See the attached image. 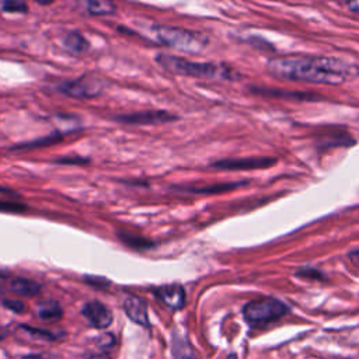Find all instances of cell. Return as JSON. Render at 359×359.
<instances>
[{
    "label": "cell",
    "instance_id": "31",
    "mask_svg": "<svg viewBox=\"0 0 359 359\" xmlns=\"http://www.w3.org/2000/svg\"><path fill=\"white\" fill-rule=\"evenodd\" d=\"M0 194H8V195L11 194V195H15L13 191H10V189H6V188H1V187H0Z\"/></svg>",
    "mask_w": 359,
    "mask_h": 359
},
{
    "label": "cell",
    "instance_id": "11",
    "mask_svg": "<svg viewBox=\"0 0 359 359\" xmlns=\"http://www.w3.org/2000/svg\"><path fill=\"white\" fill-rule=\"evenodd\" d=\"M243 184L244 182H224V184H212V185H175L172 187V189L188 192V194H219V192H227Z\"/></svg>",
    "mask_w": 359,
    "mask_h": 359
},
{
    "label": "cell",
    "instance_id": "17",
    "mask_svg": "<svg viewBox=\"0 0 359 359\" xmlns=\"http://www.w3.org/2000/svg\"><path fill=\"white\" fill-rule=\"evenodd\" d=\"M115 4L107 0H95L87 3V11L93 15H109L115 13Z\"/></svg>",
    "mask_w": 359,
    "mask_h": 359
},
{
    "label": "cell",
    "instance_id": "30",
    "mask_svg": "<svg viewBox=\"0 0 359 359\" xmlns=\"http://www.w3.org/2000/svg\"><path fill=\"white\" fill-rule=\"evenodd\" d=\"M87 359H111V358L107 353H97V355H93V356H90Z\"/></svg>",
    "mask_w": 359,
    "mask_h": 359
},
{
    "label": "cell",
    "instance_id": "5",
    "mask_svg": "<svg viewBox=\"0 0 359 359\" xmlns=\"http://www.w3.org/2000/svg\"><path fill=\"white\" fill-rule=\"evenodd\" d=\"M104 88L102 79L94 74H86L74 80L63 81L59 84L57 90L73 98H93L98 95Z\"/></svg>",
    "mask_w": 359,
    "mask_h": 359
},
{
    "label": "cell",
    "instance_id": "32",
    "mask_svg": "<svg viewBox=\"0 0 359 359\" xmlns=\"http://www.w3.org/2000/svg\"><path fill=\"white\" fill-rule=\"evenodd\" d=\"M226 359H237V356H236L234 353H231V355H229Z\"/></svg>",
    "mask_w": 359,
    "mask_h": 359
},
{
    "label": "cell",
    "instance_id": "9",
    "mask_svg": "<svg viewBox=\"0 0 359 359\" xmlns=\"http://www.w3.org/2000/svg\"><path fill=\"white\" fill-rule=\"evenodd\" d=\"M154 294L157 296L158 300H161L171 310H181L187 302L185 290L178 283L160 286V287L154 289Z\"/></svg>",
    "mask_w": 359,
    "mask_h": 359
},
{
    "label": "cell",
    "instance_id": "25",
    "mask_svg": "<svg viewBox=\"0 0 359 359\" xmlns=\"http://www.w3.org/2000/svg\"><path fill=\"white\" fill-rule=\"evenodd\" d=\"M86 282L90 283V285H95V286H100V287H105L109 285V280L105 279V278H100V276H84Z\"/></svg>",
    "mask_w": 359,
    "mask_h": 359
},
{
    "label": "cell",
    "instance_id": "18",
    "mask_svg": "<svg viewBox=\"0 0 359 359\" xmlns=\"http://www.w3.org/2000/svg\"><path fill=\"white\" fill-rule=\"evenodd\" d=\"M62 139V135L59 133H52V135H48L46 137H41L38 140H34V142H29V143H24V144H20L17 146L15 149H31V147H42V146H46V144H53L56 142H59Z\"/></svg>",
    "mask_w": 359,
    "mask_h": 359
},
{
    "label": "cell",
    "instance_id": "16",
    "mask_svg": "<svg viewBox=\"0 0 359 359\" xmlns=\"http://www.w3.org/2000/svg\"><path fill=\"white\" fill-rule=\"evenodd\" d=\"M119 238L122 240V243H125L126 245H129L130 248H135V250H149L154 245L147 238H143V237L135 236V234H129L125 231H119Z\"/></svg>",
    "mask_w": 359,
    "mask_h": 359
},
{
    "label": "cell",
    "instance_id": "21",
    "mask_svg": "<svg viewBox=\"0 0 359 359\" xmlns=\"http://www.w3.org/2000/svg\"><path fill=\"white\" fill-rule=\"evenodd\" d=\"M296 276L300 278H307V279H316V280H327V276L314 268H302L296 272Z\"/></svg>",
    "mask_w": 359,
    "mask_h": 359
},
{
    "label": "cell",
    "instance_id": "22",
    "mask_svg": "<svg viewBox=\"0 0 359 359\" xmlns=\"http://www.w3.org/2000/svg\"><path fill=\"white\" fill-rule=\"evenodd\" d=\"M3 306L14 313H24L27 310V306L25 303H22L21 300H10V299H6L3 300Z\"/></svg>",
    "mask_w": 359,
    "mask_h": 359
},
{
    "label": "cell",
    "instance_id": "10",
    "mask_svg": "<svg viewBox=\"0 0 359 359\" xmlns=\"http://www.w3.org/2000/svg\"><path fill=\"white\" fill-rule=\"evenodd\" d=\"M123 310L126 316L136 324L143 327H150L149 321V313H147V304L146 302L139 296H128L123 300Z\"/></svg>",
    "mask_w": 359,
    "mask_h": 359
},
{
    "label": "cell",
    "instance_id": "14",
    "mask_svg": "<svg viewBox=\"0 0 359 359\" xmlns=\"http://www.w3.org/2000/svg\"><path fill=\"white\" fill-rule=\"evenodd\" d=\"M65 46L74 52V53H81V52H86L88 49V42L87 39L81 35V32L79 31H70L66 36H65Z\"/></svg>",
    "mask_w": 359,
    "mask_h": 359
},
{
    "label": "cell",
    "instance_id": "20",
    "mask_svg": "<svg viewBox=\"0 0 359 359\" xmlns=\"http://www.w3.org/2000/svg\"><path fill=\"white\" fill-rule=\"evenodd\" d=\"M21 330H24L25 332L31 334L34 338H42V339H49V341H55L57 337L48 331V330H41V328H32V327H28V325H22Z\"/></svg>",
    "mask_w": 359,
    "mask_h": 359
},
{
    "label": "cell",
    "instance_id": "3",
    "mask_svg": "<svg viewBox=\"0 0 359 359\" xmlns=\"http://www.w3.org/2000/svg\"><path fill=\"white\" fill-rule=\"evenodd\" d=\"M150 34L156 42L184 53H199L208 45V38L203 34L181 27L151 25Z\"/></svg>",
    "mask_w": 359,
    "mask_h": 359
},
{
    "label": "cell",
    "instance_id": "33",
    "mask_svg": "<svg viewBox=\"0 0 359 359\" xmlns=\"http://www.w3.org/2000/svg\"><path fill=\"white\" fill-rule=\"evenodd\" d=\"M1 338H3V334H1V332H0V339H1Z\"/></svg>",
    "mask_w": 359,
    "mask_h": 359
},
{
    "label": "cell",
    "instance_id": "23",
    "mask_svg": "<svg viewBox=\"0 0 359 359\" xmlns=\"http://www.w3.org/2000/svg\"><path fill=\"white\" fill-rule=\"evenodd\" d=\"M115 344V337L109 332H104L101 334L98 338H97V345L101 348V349H108L111 348L112 345Z\"/></svg>",
    "mask_w": 359,
    "mask_h": 359
},
{
    "label": "cell",
    "instance_id": "24",
    "mask_svg": "<svg viewBox=\"0 0 359 359\" xmlns=\"http://www.w3.org/2000/svg\"><path fill=\"white\" fill-rule=\"evenodd\" d=\"M27 206L18 202H4L0 201V210H7V212H22L25 210Z\"/></svg>",
    "mask_w": 359,
    "mask_h": 359
},
{
    "label": "cell",
    "instance_id": "12",
    "mask_svg": "<svg viewBox=\"0 0 359 359\" xmlns=\"http://www.w3.org/2000/svg\"><path fill=\"white\" fill-rule=\"evenodd\" d=\"M10 290L21 296H35L41 292V285L27 278H15L10 282Z\"/></svg>",
    "mask_w": 359,
    "mask_h": 359
},
{
    "label": "cell",
    "instance_id": "6",
    "mask_svg": "<svg viewBox=\"0 0 359 359\" xmlns=\"http://www.w3.org/2000/svg\"><path fill=\"white\" fill-rule=\"evenodd\" d=\"M276 163L273 157H243V158H223L210 164L217 170H258L268 168Z\"/></svg>",
    "mask_w": 359,
    "mask_h": 359
},
{
    "label": "cell",
    "instance_id": "2",
    "mask_svg": "<svg viewBox=\"0 0 359 359\" xmlns=\"http://www.w3.org/2000/svg\"><path fill=\"white\" fill-rule=\"evenodd\" d=\"M156 60L165 70L182 76H191L206 80H237V77L240 76L233 67L223 63L194 62L185 57L167 53H158L156 56Z\"/></svg>",
    "mask_w": 359,
    "mask_h": 359
},
{
    "label": "cell",
    "instance_id": "8",
    "mask_svg": "<svg viewBox=\"0 0 359 359\" xmlns=\"http://www.w3.org/2000/svg\"><path fill=\"white\" fill-rule=\"evenodd\" d=\"M81 313L86 317V320L88 321V324L94 328H98V330L107 328L112 323L111 310L105 304H102L101 302H97V300L87 302L83 306Z\"/></svg>",
    "mask_w": 359,
    "mask_h": 359
},
{
    "label": "cell",
    "instance_id": "13",
    "mask_svg": "<svg viewBox=\"0 0 359 359\" xmlns=\"http://www.w3.org/2000/svg\"><path fill=\"white\" fill-rule=\"evenodd\" d=\"M38 316L43 321H57L63 316V310L56 300H43L38 304Z\"/></svg>",
    "mask_w": 359,
    "mask_h": 359
},
{
    "label": "cell",
    "instance_id": "4",
    "mask_svg": "<svg viewBox=\"0 0 359 359\" xmlns=\"http://www.w3.org/2000/svg\"><path fill=\"white\" fill-rule=\"evenodd\" d=\"M287 313L289 307L275 297L255 299L243 307V317L251 327H262L278 321Z\"/></svg>",
    "mask_w": 359,
    "mask_h": 359
},
{
    "label": "cell",
    "instance_id": "7",
    "mask_svg": "<svg viewBox=\"0 0 359 359\" xmlns=\"http://www.w3.org/2000/svg\"><path fill=\"white\" fill-rule=\"evenodd\" d=\"M115 119L129 125H154V123H165V122L174 121L177 119V116L170 114L168 111H142V112H135L128 115H119Z\"/></svg>",
    "mask_w": 359,
    "mask_h": 359
},
{
    "label": "cell",
    "instance_id": "15",
    "mask_svg": "<svg viewBox=\"0 0 359 359\" xmlns=\"http://www.w3.org/2000/svg\"><path fill=\"white\" fill-rule=\"evenodd\" d=\"M172 355L175 359H198L188 341L177 335L172 339Z\"/></svg>",
    "mask_w": 359,
    "mask_h": 359
},
{
    "label": "cell",
    "instance_id": "26",
    "mask_svg": "<svg viewBox=\"0 0 359 359\" xmlns=\"http://www.w3.org/2000/svg\"><path fill=\"white\" fill-rule=\"evenodd\" d=\"M57 163H87V158H77V160H72V158H59Z\"/></svg>",
    "mask_w": 359,
    "mask_h": 359
},
{
    "label": "cell",
    "instance_id": "1",
    "mask_svg": "<svg viewBox=\"0 0 359 359\" xmlns=\"http://www.w3.org/2000/svg\"><path fill=\"white\" fill-rule=\"evenodd\" d=\"M266 70L279 79L338 86L359 76V67L338 57L290 55L272 57Z\"/></svg>",
    "mask_w": 359,
    "mask_h": 359
},
{
    "label": "cell",
    "instance_id": "28",
    "mask_svg": "<svg viewBox=\"0 0 359 359\" xmlns=\"http://www.w3.org/2000/svg\"><path fill=\"white\" fill-rule=\"evenodd\" d=\"M21 359H45V356H43V355H39V353H29V355L22 356Z\"/></svg>",
    "mask_w": 359,
    "mask_h": 359
},
{
    "label": "cell",
    "instance_id": "29",
    "mask_svg": "<svg viewBox=\"0 0 359 359\" xmlns=\"http://www.w3.org/2000/svg\"><path fill=\"white\" fill-rule=\"evenodd\" d=\"M353 13H359V1H355V3H348L346 4Z\"/></svg>",
    "mask_w": 359,
    "mask_h": 359
},
{
    "label": "cell",
    "instance_id": "19",
    "mask_svg": "<svg viewBox=\"0 0 359 359\" xmlns=\"http://www.w3.org/2000/svg\"><path fill=\"white\" fill-rule=\"evenodd\" d=\"M1 8L3 11L6 13H18V14H22V13H27L28 11V6L22 1H17V0H7L1 4Z\"/></svg>",
    "mask_w": 359,
    "mask_h": 359
},
{
    "label": "cell",
    "instance_id": "27",
    "mask_svg": "<svg viewBox=\"0 0 359 359\" xmlns=\"http://www.w3.org/2000/svg\"><path fill=\"white\" fill-rule=\"evenodd\" d=\"M349 258H351V261H352L353 264L359 265V250H356V251H352V252H349Z\"/></svg>",
    "mask_w": 359,
    "mask_h": 359
}]
</instances>
